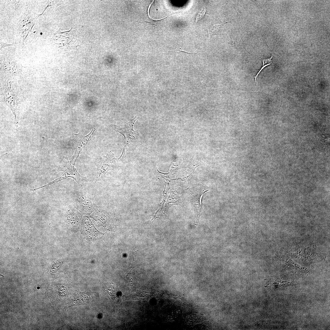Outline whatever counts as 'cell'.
Returning <instances> with one entry per match:
<instances>
[{"instance_id":"cell-5","label":"cell","mask_w":330,"mask_h":330,"mask_svg":"<svg viewBox=\"0 0 330 330\" xmlns=\"http://www.w3.org/2000/svg\"><path fill=\"white\" fill-rule=\"evenodd\" d=\"M63 170L64 173L60 177L56 179L53 182H57L67 178L73 179L79 185H81L85 179V178L81 176L77 171L76 169L68 161L65 160Z\"/></svg>"},{"instance_id":"cell-8","label":"cell","mask_w":330,"mask_h":330,"mask_svg":"<svg viewBox=\"0 0 330 330\" xmlns=\"http://www.w3.org/2000/svg\"><path fill=\"white\" fill-rule=\"evenodd\" d=\"M135 260L133 257V261L130 268L126 273V278L127 283L129 285H133L136 282L135 273Z\"/></svg>"},{"instance_id":"cell-10","label":"cell","mask_w":330,"mask_h":330,"mask_svg":"<svg viewBox=\"0 0 330 330\" xmlns=\"http://www.w3.org/2000/svg\"><path fill=\"white\" fill-rule=\"evenodd\" d=\"M0 42V50L2 48H4V47H5L12 46H13V44H7V43H4L3 42Z\"/></svg>"},{"instance_id":"cell-2","label":"cell","mask_w":330,"mask_h":330,"mask_svg":"<svg viewBox=\"0 0 330 330\" xmlns=\"http://www.w3.org/2000/svg\"><path fill=\"white\" fill-rule=\"evenodd\" d=\"M209 189L208 187L204 184H199L193 185L188 189L196 222L198 221L201 214L202 208L200 204L201 197L205 193L209 190Z\"/></svg>"},{"instance_id":"cell-4","label":"cell","mask_w":330,"mask_h":330,"mask_svg":"<svg viewBox=\"0 0 330 330\" xmlns=\"http://www.w3.org/2000/svg\"><path fill=\"white\" fill-rule=\"evenodd\" d=\"M95 130L93 131V129L90 134L85 137L82 136L80 133L78 134H73V139L76 149L75 154L72 159L71 162L74 165L75 164L80 152L87 146Z\"/></svg>"},{"instance_id":"cell-11","label":"cell","mask_w":330,"mask_h":330,"mask_svg":"<svg viewBox=\"0 0 330 330\" xmlns=\"http://www.w3.org/2000/svg\"><path fill=\"white\" fill-rule=\"evenodd\" d=\"M180 50H179L178 49V51H179L180 52H183V53H185L189 54H195V53H188V52H186L183 51L180 48Z\"/></svg>"},{"instance_id":"cell-3","label":"cell","mask_w":330,"mask_h":330,"mask_svg":"<svg viewBox=\"0 0 330 330\" xmlns=\"http://www.w3.org/2000/svg\"><path fill=\"white\" fill-rule=\"evenodd\" d=\"M113 154L111 152H108L106 156L100 158V161L97 164L96 176L98 179L103 178L106 173L114 168L115 162Z\"/></svg>"},{"instance_id":"cell-6","label":"cell","mask_w":330,"mask_h":330,"mask_svg":"<svg viewBox=\"0 0 330 330\" xmlns=\"http://www.w3.org/2000/svg\"><path fill=\"white\" fill-rule=\"evenodd\" d=\"M74 195L77 204L84 210H92L95 206L93 201L85 196L82 193L76 191Z\"/></svg>"},{"instance_id":"cell-7","label":"cell","mask_w":330,"mask_h":330,"mask_svg":"<svg viewBox=\"0 0 330 330\" xmlns=\"http://www.w3.org/2000/svg\"><path fill=\"white\" fill-rule=\"evenodd\" d=\"M6 88L9 91L10 95L9 96L8 93L5 91V102L13 112V113L15 115V118H16L17 104L16 98L15 94L14 92H13V87L11 84L9 85L8 83Z\"/></svg>"},{"instance_id":"cell-9","label":"cell","mask_w":330,"mask_h":330,"mask_svg":"<svg viewBox=\"0 0 330 330\" xmlns=\"http://www.w3.org/2000/svg\"><path fill=\"white\" fill-rule=\"evenodd\" d=\"M273 57V56H271V57L270 58H267V59H262V63H263V64H262V67L261 68L260 70H259V71L257 73V74L256 75L255 77V83H256V78L257 77H258V75H259V74L260 72L266 67V66H268L269 65H270L272 63V59Z\"/></svg>"},{"instance_id":"cell-1","label":"cell","mask_w":330,"mask_h":330,"mask_svg":"<svg viewBox=\"0 0 330 330\" xmlns=\"http://www.w3.org/2000/svg\"><path fill=\"white\" fill-rule=\"evenodd\" d=\"M138 118V116H135L134 119L124 125H115L110 124L111 126L115 130L122 134L124 138L123 151L121 155L118 159H121L123 160L126 157L125 147L138 137V130L134 131L133 129V127L135 121Z\"/></svg>"}]
</instances>
